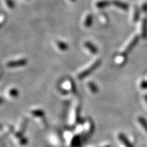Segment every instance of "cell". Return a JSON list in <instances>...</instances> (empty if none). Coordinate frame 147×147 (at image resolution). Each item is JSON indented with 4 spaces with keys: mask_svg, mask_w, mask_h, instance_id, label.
I'll use <instances>...</instances> for the list:
<instances>
[{
    "mask_svg": "<svg viewBox=\"0 0 147 147\" xmlns=\"http://www.w3.org/2000/svg\"><path fill=\"white\" fill-rule=\"evenodd\" d=\"M142 10L143 12L146 13L147 12V3H144L142 6Z\"/></svg>",
    "mask_w": 147,
    "mask_h": 147,
    "instance_id": "ac0fdd59",
    "label": "cell"
},
{
    "mask_svg": "<svg viewBox=\"0 0 147 147\" xmlns=\"http://www.w3.org/2000/svg\"><path fill=\"white\" fill-rule=\"evenodd\" d=\"M93 17L91 14H88V15L86 16L85 20H84V26L87 28H89L91 26L92 24H93Z\"/></svg>",
    "mask_w": 147,
    "mask_h": 147,
    "instance_id": "9c48e42d",
    "label": "cell"
},
{
    "mask_svg": "<svg viewBox=\"0 0 147 147\" xmlns=\"http://www.w3.org/2000/svg\"><path fill=\"white\" fill-rule=\"evenodd\" d=\"M112 3H113V4L114 5H115V6L117 7V8L121 9V10H128L129 6L128 5L125 3L122 2V1H117V0H115V1H113Z\"/></svg>",
    "mask_w": 147,
    "mask_h": 147,
    "instance_id": "ba28073f",
    "label": "cell"
},
{
    "mask_svg": "<svg viewBox=\"0 0 147 147\" xmlns=\"http://www.w3.org/2000/svg\"><path fill=\"white\" fill-rule=\"evenodd\" d=\"M144 100H145V101H146V103H147V94L144 95Z\"/></svg>",
    "mask_w": 147,
    "mask_h": 147,
    "instance_id": "d6986e66",
    "label": "cell"
},
{
    "mask_svg": "<svg viewBox=\"0 0 147 147\" xmlns=\"http://www.w3.org/2000/svg\"><path fill=\"white\" fill-rule=\"evenodd\" d=\"M139 40H140V38L138 36H136L135 37H134L133 39L131 40V41L129 43V45L127 46V47L125 48V51H124L123 54L127 55L129 53L131 52V51H132V49H133L137 45V44L138 43Z\"/></svg>",
    "mask_w": 147,
    "mask_h": 147,
    "instance_id": "3957f363",
    "label": "cell"
},
{
    "mask_svg": "<svg viewBox=\"0 0 147 147\" xmlns=\"http://www.w3.org/2000/svg\"><path fill=\"white\" fill-rule=\"evenodd\" d=\"M70 1H76V0H70Z\"/></svg>",
    "mask_w": 147,
    "mask_h": 147,
    "instance_id": "ffe728a7",
    "label": "cell"
},
{
    "mask_svg": "<svg viewBox=\"0 0 147 147\" xmlns=\"http://www.w3.org/2000/svg\"><path fill=\"white\" fill-rule=\"evenodd\" d=\"M78 105V104L76 103V104H75L74 106V110L71 113L70 117H69V123L70 124L74 123L76 119H77V117H78L79 111V106Z\"/></svg>",
    "mask_w": 147,
    "mask_h": 147,
    "instance_id": "5b68a950",
    "label": "cell"
},
{
    "mask_svg": "<svg viewBox=\"0 0 147 147\" xmlns=\"http://www.w3.org/2000/svg\"><path fill=\"white\" fill-rule=\"evenodd\" d=\"M110 4L109 1H106V0H104V1H100L96 3L97 8H105L106 7H108V5Z\"/></svg>",
    "mask_w": 147,
    "mask_h": 147,
    "instance_id": "8fae6325",
    "label": "cell"
},
{
    "mask_svg": "<svg viewBox=\"0 0 147 147\" xmlns=\"http://www.w3.org/2000/svg\"><path fill=\"white\" fill-rule=\"evenodd\" d=\"M88 87H89L90 91H91L92 93H96L98 91V88H97V85L93 82H89V83H88Z\"/></svg>",
    "mask_w": 147,
    "mask_h": 147,
    "instance_id": "4fadbf2b",
    "label": "cell"
},
{
    "mask_svg": "<svg viewBox=\"0 0 147 147\" xmlns=\"http://www.w3.org/2000/svg\"><path fill=\"white\" fill-rule=\"evenodd\" d=\"M101 63H102V61H101V59H97L95 61L94 63L92 64V65H91L90 67H89L87 69H85L84 71H81L80 74H78V79H80V80H81V79H84V78H86V77L89 76V74H91L93 71L95 70L97 67H100Z\"/></svg>",
    "mask_w": 147,
    "mask_h": 147,
    "instance_id": "6da1fadb",
    "label": "cell"
},
{
    "mask_svg": "<svg viewBox=\"0 0 147 147\" xmlns=\"http://www.w3.org/2000/svg\"><path fill=\"white\" fill-rule=\"evenodd\" d=\"M138 121L139 123L141 125V126L144 128L145 131L147 133V121L142 117H139L138 119Z\"/></svg>",
    "mask_w": 147,
    "mask_h": 147,
    "instance_id": "7c38bea8",
    "label": "cell"
},
{
    "mask_svg": "<svg viewBox=\"0 0 147 147\" xmlns=\"http://www.w3.org/2000/svg\"><path fill=\"white\" fill-rule=\"evenodd\" d=\"M140 18V10L138 7H135L134 8V17L133 21L134 23H136Z\"/></svg>",
    "mask_w": 147,
    "mask_h": 147,
    "instance_id": "5bb4252c",
    "label": "cell"
},
{
    "mask_svg": "<svg viewBox=\"0 0 147 147\" xmlns=\"http://www.w3.org/2000/svg\"><path fill=\"white\" fill-rule=\"evenodd\" d=\"M27 63V61L26 59H21L16 60V61H11L7 63L6 65L8 67L10 68H14V67H23Z\"/></svg>",
    "mask_w": 147,
    "mask_h": 147,
    "instance_id": "7a4b0ae2",
    "label": "cell"
},
{
    "mask_svg": "<svg viewBox=\"0 0 147 147\" xmlns=\"http://www.w3.org/2000/svg\"><path fill=\"white\" fill-rule=\"evenodd\" d=\"M84 45V47L87 48L88 50H89L91 53H93V54H96L97 51H98L97 47L91 42H89V41L85 42Z\"/></svg>",
    "mask_w": 147,
    "mask_h": 147,
    "instance_id": "52a82bcc",
    "label": "cell"
},
{
    "mask_svg": "<svg viewBox=\"0 0 147 147\" xmlns=\"http://www.w3.org/2000/svg\"><path fill=\"white\" fill-rule=\"evenodd\" d=\"M8 93H9V95L12 97H16L18 95V90L16 89H14V88H12V89L9 90Z\"/></svg>",
    "mask_w": 147,
    "mask_h": 147,
    "instance_id": "9a60e30c",
    "label": "cell"
},
{
    "mask_svg": "<svg viewBox=\"0 0 147 147\" xmlns=\"http://www.w3.org/2000/svg\"><path fill=\"white\" fill-rule=\"evenodd\" d=\"M140 87L141 89H147V80H142V81L140 82Z\"/></svg>",
    "mask_w": 147,
    "mask_h": 147,
    "instance_id": "e0dca14e",
    "label": "cell"
},
{
    "mask_svg": "<svg viewBox=\"0 0 147 147\" xmlns=\"http://www.w3.org/2000/svg\"><path fill=\"white\" fill-rule=\"evenodd\" d=\"M5 3H6L7 5H8V8H13L14 7V3L13 2L12 0H5Z\"/></svg>",
    "mask_w": 147,
    "mask_h": 147,
    "instance_id": "2e32d148",
    "label": "cell"
},
{
    "mask_svg": "<svg viewBox=\"0 0 147 147\" xmlns=\"http://www.w3.org/2000/svg\"><path fill=\"white\" fill-rule=\"evenodd\" d=\"M84 127V134L86 136L90 135L93 131V123L91 120L85 121V122L83 124Z\"/></svg>",
    "mask_w": 147,
    "mask_h": 147,
    "instance_id": "277c9868",
    "label": "cell"
},
{
    "mask_svg": "<svg viewBox=\"0 0 147 147\" xmlns=\"http://www.w3.org/2000/svg\"><path fill=\"white\" fill-rule=\"evenodd\" d=\"M57 46L62 51H65L68 49V45H67V44L63 41H59H59L57 42Z\"/></svg>",
    "mask_w": 147,
    "mask_h": 147,
    "instance_id": "30bf717a",
    "label": "cell"
},
{
    "mask_svg": "<svg viewBox=\"0 0 147 147\" xmlns=\"http://www.w3.org/2000/svg\"><path fill=\"white\" fill-rule=\"evenodd\" d=\"M141 36L144 40L147 39V18H144L142 20V26H141Z\"/></svg>",
    "mask_w": 147,
    "mask_h": 147,
    "instance_id": "8992f818",
    "label": "cell"
}]
</instances>
